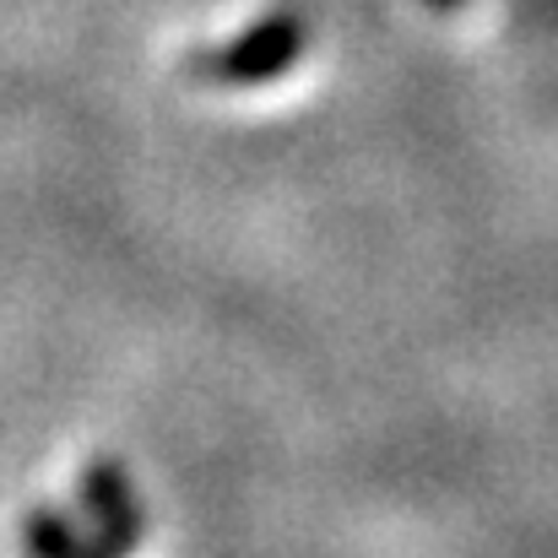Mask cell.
Here are the masks:
<instances>
[{"label": "cell", "instance_id": "obj_1", "mask_svg": "<svg viewBox=\"0 0 558 558\" xmlns=\"http://www.w3.org/2000/svg\"><path fill=\"white\" fill-rule=\"evenodd\" d=\"M293 54H299V33L288 22H266L228 54V65H233V76H277Z\"/></svg>", "mask_w": 558, "mask_h": 558}, {"label": "cell", "instance_id": "obj_2", "mask_svg": "<svg viewBox=\"0 0 558 558\" xmlns=\"http://www.w3.org/2000/svg\"><path fill=\"white\" fill-rule=\"evenodd\" d=\"M434 5H456V0H434Z\"/></svg>", "mask_w": 558, "mask_h": 558}]
</instances>
